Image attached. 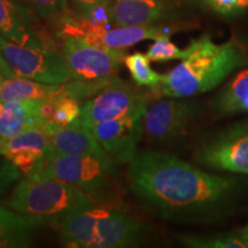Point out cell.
<instances>
[{"label": "cell", "instance_id": "7", "mask_svg": "<svg viewBox=\"0 0 248 248\" xmlns=\"http://www.w3.org/2000/svg\"><path fill=\"white\" fill-rule=\"evenodd\" d=\"M60 51L70 79L99 82L116 77L125 60V49L105 48L80 38L61 39Z\"/></svg>", "mask_w": 248, "mask_h": 248}, {"label": "cell", "instance_id": "20", "mask_svg": "<svg viewBox=\"0 0 248 248\" xmlns=\"http://www.w3.org/2000/svg\"><path fill=\"white\" fill-rule=\"evenodd\" d=\"M151 60L147 54L141 52L126 55L124 64L128 68L133 82L138 86H148L152 89H157L163 80V76L156 73L151 67Z\"/></svg>", "mask_w": 248, "mask_h": 248}, {"label": "cell", "instance_id": "30", "mask_svg": "<svg viewBox=\"0 0 248 248\" xmlns=\"http://www.w3.org/2000/svg\"><path fill=\"white\" fill-rule=\"evenodd\" d=\"M5 79H6V77L4 76V74L1 73V70H0V85L2 84V82H4Z\"/></svg>", "mask_w": 248, "mask_h": 248}, {"label": "cell", "instance_id": "22", "mask_svg": "<svg viewBox=\"0 0 248 248\" xmlns=\"http://www.w3.org/2000/svg\"><path fill=\"white\" fill-rule=\"evenodd\" d=\"M179 241L184 246L192 248H247L239 233L181 235Z\"/></svg>", "mask_w": 248, "mask_h": 248}, {"label": "cell", "instance_id": "18", "mask_svg": "<svg viewBox=\"0 0 248 248\" xmlns=\"http://www.w3.org/2000/svg\"><path fill=\"white\" fill-rule=\"evenodd\" d=\"M216 117L248 114V69L240 71L213 101Z\"/></svg>", "mask_w": 248, "mask_h": 248}, {"label": "cell", "instance_id": "10", "mask_svg": "<svg viewBox=\"0 0 248 248\" xmlns=\"http://www.w3.org/2000/svg\"><path fill=\"white\" fill-rule=\"evenodd\" d=\"M199 115V105L185 98L164 99L147 108L144 133L152 141L163 142L190 131Z\"/></svg>", "mask_w": 248, "mask_h": 248}, {"label": "cell", "instance_id": "21", "mask_svg": "<svg viewBox=\"0 0 248 248\" xmlns=\"http://www.w3.org/2000/svg\"><path fill=\"white\" fill-rule=\"evenodd\" d=\"M48 100L52 105V114L48 122L46 123L57 126H66L78 120L82 105H79V101L76 99L63 94L62 89L58 94L48 98Z\"/></svg>", "mask_w": 248, "mask_h": 248}, {"label": "cell", "instance_id": "1", "mask_svg": "<svg viewBox=\"0 0 248 248\" xmlns=\"http://www.w3.org/2000/svg\"><path fill=\"white\" fill-rule=\"evenodd\" d=\"M126 178L130 190L151 213L172 222L215 221L237 190L232 178L203 171L164 152L136 154Z\"/></svg>", "mask_w": 248, "mask_h": 248}, {"label": "cell", "instance_id": "26", "mask_svg": "<svg viewBox=\"0 0 248 248\" xmlns=\"http://www.w3.org/2000/svg\"><path fill=\"white\" fill-rule=\"evenodd\" d=\"M75 12L74 13L80 17L89 18L95 9L111 6L113 0H70Z\"/></svg>", "mask_w": 248, "mask_h": 248}, {"label": "cell", "instance_id": "24", "mask_svg": "<svg viewBox=\"0 0 248 248\" xmlns=\"http://www.w3.org/2000/svg\"><path fill=\"white\" fill-rule=\"evenodd\" d=\"M30 5L40 18L51 24L70 12L69 0H30Z\"/></svg>", "mask_w": 248, "mask_h": 248}, {"label": "cell", "instance_id": "12", "mask_svg": "<svg viewBox=\"0 0 248 248\" xmlns=\"http://www.w3.org/2000/svg\"><path fill=\"white\" fill-rule=\"evenodd\" d=\"M39 15L31 6L16 0H0V35L29 47H55L44 31Z\"/></svg>", "mask_w": 248, "mask_h": 248}, {"label": "cell", "instance_id": "11", "mask_svg": "<svg viewBox=\"0 0 248 248\" xmlns=\"http://www.w3.org/2000/svg\"><path fill=\"white\" fill-rule=\"evenodd\" d=\"M147 108L90 129L102 150L116 164H129L137 154L138 144L144 136V115Z\"/></svg>", "mask_w": 248, "mask_h": 248}, {"label": "cell", "instance_id": "17", "mask_svg": "<svg viewBox=\"0 0 248 248\" xmlns=\"http://www.w3.org/2000/svg\"><path fill=\"white\" fill-rule=\"evenodd\" d=\"M44 225L39 219L0 206V248L31 246L36 232Z\"/></svg>", "mask_w": 248, "mask_h": 248}, {"label": "cell", "instance_id": "8", "mask_svg": "<svg viewBox=\"0 0 248 248\" xmlns=\"http://www.w3.org/2000/svg\"><path fill=\"white\" fill-rule=\"evenodd\" d=\"M147 107L146 93L115 77L97 94L83 102L77 122L91 129L102 122L119 119Z\"/></svg>", "mask_w": 248, "mask_h": 248}, {"label": "cell", "instance_id": "32", "mask_svg": "<svg viewBox=\"0 0 248 248\" xmlns=\"http://www.w3.org/2000/svg\"><path fill=\"white\" fill-rule=\"evenodd\" d=\"M0 155H2V148L0 147Z\"/></svg>", "mask_w": 248, "mask_h": 248}, {"label": "cell", "instance_id": "29", "mask_svg": "<svg viewBox=\"0 0 248 248\" xmlns=\"http://www.w3.org/2000/svg\"><path fill=\"white\" fill-rule=\"evenodd\" d=\"M239 2V11L244 12L248 9V0H238Z\"/></svg>", "mask_w": 248, "mask_h": 248}, {"label": "cell", "instance_id": "23", "mask_svg": "<svg viewBox=\"0 0 248 248\" xmlns=\"http://www.w3.org/2000/svg\"><path fill=\"white\" fill-rule=\"evenodd\" d=\"M170 36H162L155 39L154 44L150 46L147 57L154 62H167L171 60H184L187 57V48H179L169 38Z\"/></svg>", "mask_w": 248, "mask_h": 248}, {"label": "cell", "instance_id": "2", "mask_svg": "<svg viewBox=\"0 0 248 248\" xmlns=\"http://www.w3.org/2000/svg\"><path fill=\"white\" fill-rule=\"evenodd\" d=\"M186 48L187 57L164 74L157 88L166 97L188 98L208 92L248 63L246 51L234 39L218 45L204 35L192 40Z\"/></svg>", "mask_w": 248, "mask_h": 248}, {"label": "cell", "instance_id": "5", "mask_svg": "<svg viewBox=\"0 0 248 248\" xmlns=\"http://www.w3.org/2000/svg\"><path fill=\"white\" fill-rule=\"evenodd\" d=\"M33 172L52 176L75 186L100 204L120 206L123 203L119 171L116 163L111 160L51 151Z\"/></svg>", "mask_w": 248, "mask_h": 248}, {"label": "cell", "instance_id": "4", "mask_svg": "<svg viewBox=\"0 0 248 248\" xmlns=\"http://www.w3.org/2000/svg\"><path fill=\"white\" fill-rule=\"evenodd\" d=\"M6 204L45 225L58 228L71 216L100 203L66 182L32 172L17 182Z\"/></svg>", "mask_w": 248, "mask_h": 248}, {"label": "cell", "instance_id": "31", "mask_svg": "<svg viewBox=\"0 0 248 248\" xmlns=\"http://www.w3.org/2000/svg\"><path fill=\"white\" fill-rule=\"evenodd\" d=\"M16 1H20V2H23V4H27V5H30V0H16Z\"/></svg>", "mask_w": 248, "mask_h": 248}, {"label": "cell", "instance_id": "28", "mask_svg": "<svg viewBox=\"0 0 248 248\" xmlns=\"http://www.w3.org/2000/svg\"><path fill=\"white\" fill-rule=\"evenodd\" d=\"M238 233H239V235L241 237V239L244 240V243L246 244V246L248 248V225L244 226V228L241 229V230H239V232H238Z\"/></svg>", "mask_w": 248, "mask_h": 248}, {"label": "cell", "instance_id": "25", "mask_svg": "<svg viewBox=\"0 0 248 248\" xmlns=\"http://www.w3.org/2000/svg\"><path fill=\"white\" fill-rule=\"evenodd\" d=\"M21 170L7 159L0 161V195L21 179Z\"/></svg>", "mask_w": 248, "mask_h": 248}, {"label": "cell", "instance_id": "16", "mask_svg": "<svg viewBox=\"0 0 248 248\" xmlns=\"http://www.w3.org/2000/svg\"><path fill=\"white\" fill-rule=\"evenodd\" d=\"M169 9V0H113L111 22L119 27L152 24L166 17Z\"/></svg>", "mask_w": 248, "mask_h": 248}, {"label": "cell", "instance_id": "3", "mask_svg": "<svg viewBox=\"0 0 248 248\" xmlns=\"http://www.w3.org/2000/svg\"><path fill=\"white\" fill-rule=\"evenodd\" d=\"M55 229L61 244L70 248L137 247L146 237V224L122 204H97Z\"/></svg>", "mask_w": 248, "mask_h": 248}, {"label": "cell", "instance_id": "14", "mask_svg": "<svg viewBox=\"0 0 248 248\" xmlns=\"http://www.w3.org/2000/svg\"><path fill=\"white\" fill-rule=\"evenodd\" d=\"M45 129L51 139L52 151L57 153L84 154L102 160H111L106 152L102 150L91 130L85 128L77 121L66 126L45 123Z\"/></svg>", "mask_w": 248, "mask_h": 248}, {"label": "cell", "instance_id": "27", "mask_svg": "<svg viewBox=\"0 0 248 248\" xmlns=\"http://www.w3.org/2000/svg\"><path fill=\"white\" fill-rule=\"evenodd\" d=\"M206 5L221 15H233L240 13L238 0H204Z\"/></svg>", "mask_w": 248, "mask_h": 248}, {"label": "cell", "instance_id": "15", "mask_svg": "<svg viewBox=\"0 0 248 248\" xmlns=\"http://www.w3.org/2000/svg\"><path fill=\"white\" fill-rule=\"evenodd\" d=\"M46 99L0 102V144L24 130L45 125L42 108Z\"/></svg>", "mask_w": 248, "mask_h": 248}, {"label": "cell", "instance_id": "9", "mask_svg": "<svg viewBox=\"0 0 248 248\" xmlns=\"http://www.w3.org/2000/svg\"><path fill=\"white\" fill-rule=\"evenodd\" d=\"M201 166L217 171L248 173V120L201 142L194 153Z\"/></svg>", "mask_w": 248, "mask_h": 248}, {"label": "cell", "instance_id": "19", "mask_svg": "<svg viewBox=\"0 0 248 248\" xmlns=\"http://www.w3.org/2000/svg\"><path fill=\"white\" fill-rule=\"evenodd\" d=\"M62 84H47L24 77L6 78L0 85V102L48 99L61 91Z\"/></svg>", "mask_w": 248, "mask_h": 248}, {"label": "cell", "instance_id": "6", "mask_svg": "<svg viewBox=\"0 0 248 248\" xmlns=\"http://www.w3.org/2000/svg\"><path fill=\"white\" fill-rule=\"evenodd\" d=\"M0 53L18 77L47 84H62L70 79L66 62L57 47H29L0 35Z\"/></svg>", "mask_w": 248, "mask_h": 248}, {"label": "cell", "instance_id": "13", "mask_svg": "<svg viewBox=\"0 0 248 248\" xmlns=\"http://www.w3.org/2000/svg\"><path fill=\"white\" fill-rule=\"evenodd\" d=\"M5 159L14 163L23 175L33 172L52 151L51 139L45 125L35 126L17 133L0 144Z\"/></svg>", "mask_w": 248, "mask_h": 248}]
</instances>
